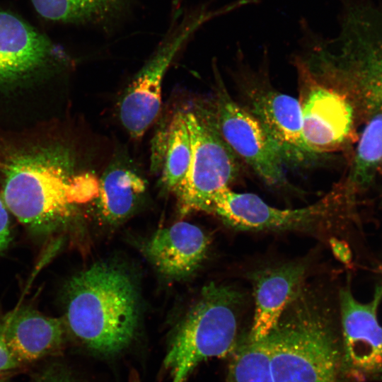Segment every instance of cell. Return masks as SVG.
Returning a JSON list of instances; mask_svg holds the SVG:
<instances>
[{
    "label": "cell",
    "mask_w": 382,
    "mask_h": 382,
    "mask_svg": "<svg viewBox=\"0 0 382 382\" xmlns=\"http://www.w3.org/2000/svg\"><path fill=\"white\" fill-rule=\"evenodd\" d=\"M231 355L227 382H274L267 337L253 340L247 336Z\"/></svg>",
    "instance_id": "19"
},
{
    "label": "cell",
    "mask_w": 382,
    "mask_h": 382,
    "mask_svg": "<svg viewBox=\"0 0 382 382\" xmlns=\"http://www.w3.org/2000/svg\"><path fill=\"white\" fill-rule=\"evenodd\" d=\"M4 339L22 365L60 354L68 339L64 320L28 306L0 316Z\"/></svg>",
    "instance_id": "11"
},
{
    "label": "cell",
    "mask_w": 382,
    "mask_h": 382,
    "mask_svg": "<svg viewBox=\"0 0 382 382\" xmlns=\"http://www.w3.org/2000/svg\"><path fill=\"white\" fill-rule=\"evenodd\" d=\"M243 303L242 293L231 286L203 288L168 330L162 371L170 382H187L202 362L233 352Z\"/></svg>",
    "instance_id": "4"
},
{
    "label": "cell",
    "mask_w": 382,
    "mask_h": 382,
    "mask_svg": "<svg viewBox=\"0 0 382 382\" xmlns=\"http://www.w3.org/2000/svg\"><path fill=\"white\" fill-rule=\"evenodd\" d=\"M43 18L61 22H101L120 14L127 0H31Z\"/></svg>",
    "instance_id": "17"
},
{
    "label": "cell",
    "mask_w": 382,
    "mask_h": 382,
    "mask_svg": "<svg viewBox=\"0 0 382 382\" xmlns=\"http://www.w3.org/2000/svg\"><path fill=\"white\" fill-rule=\"evenodd\" d=\"M337 197L333 192L303 208L279 209L255 194L236 192L226 187L216 195L210 213L236 229L312 231L328 224L335 212Z\"/></svg>",
    "instance_id": "7"
},
{
    "label": "cell",
    "mask_w": 382,
    "mask_h": 382,
    "mask_svg": "<svg viewBox=\"0 0 382 382\" xmlns=\"http://www.w3.org/2000/svg\"><path fill=\"white\" fill-rule=\"evenodd\" d=\"M208 245V237L199 227L179 221L155 232L144 243L142 251L161 274L183 279L198 269Z\"/></svg>",
    "instance_id": "14"
},
{
    "label": "cell",
    "mask_w": 382,
    "mask_h": 382,
    "mask_svg": "<svg viewBox=\"0 0 382 382\" xmlns=\"http://www.w3.org/2000/svg\"><path fill=\"white\" fill-rule=\"evenodd\" d=\"M8 211L0 197V252L6 249L11 241Z\"/></svg>",
    "instance_id": "24"
},
{
    "label": "cell",
    "mask_w": 382,
    "mask_h": 382,
    "mask_svg": "<svg viewBox=\"0 0 382 382\" xmlns=\"http://www.w3.org/2000/svg\"><path fill=\"white\" fill-rule=\"evenodd\" d=\"M146 189L125 152L112 160L99 182L98 206L108 223H117L134 209Z\"/></svg>",
    "instance_id": "16"
},
{
    "label": "cell",
    "mask_w": 382,
    "mask_h": 382,
    "mask_svg": "<svg viewBox=\"0 0 382 382\" xmlns=\"http://www.w3.org/2000/svg\"><path fill=\"white\" fill-rule=\"evenodd\" d=\"M267 337L274 382H340L342 349L317 287L304 283Z\"/></svg>",
    "instance_id": "3"
},
{
    "label": "cell",
    "mask_w": 382,
    "mask_h": 382,
    "mask_svg": "<svg viewBox=\"0 0 382 382\" xmlns=\"http://www.w3.org/2000/svg\"><path fill=\"white\" fill-rule=\"evenodd\" d=\"M247 98V110L277 142L284 161L301 163L313 157L303 141L299 100L266 87L248 91Z\"/></svg>",
    "instance_id": "12"
},
{
    "label": "cell",
    "mask_w": 382,
    "mask_h": 382,
    "mask_svg": "<svg viewBox=\"0 0 382 382\" xmlns=\"http://www.w3.org/2000/svg\"><path fill=\"white\" fill-rule=\"evenodd\" d=\"M299 103L303 141L313 154L345 144L353 127V112L344 95L316 79L301 64Z\"/></svg>",
    "instance_id": "9"
},
{
    "label": "cell",
    "mask_w": 382,
    "mask_h": 382,
    "mask_svg": "<svg viewBox=\"0 0 382 382\" xmlns=\"http://www.w3.org/2000/svg\"><path fill=\"white\" fill-rule=\"evenodd\" d=\"M189 31L167 42L138 71L122 96L120 120L134 139L141 137L156 119L161 105L165 74Z\"/></svg>",
    "instance_id": "10"
},
{
    "label": "cell",
    "mask_w": 382,
    "mask_h": 382,
    "mask_svg": "<svg viewBox=\"0 0 382 382\" xmlns=\"http://www.w3.org/2000/svg\"><path fill=\"white\" fill-rule=\"evenodd\" d=\"M339 299L342 371L358 381L382 376V325L377 318L382 284L376 287L368 303L356 300L349 287L340 290Z\"/></svg>",
    "instance_id": "8"
},
{
    "label": "cell",
    "mask_w": 382,
    "mask_h": 382,
    "mask_svg": "<svg viewBox=\"0 0 382 382\" xmlns=\"http://www.w3.org/2000/svg\"><path fill=\"white\" fill-rule=\"evenodd\" d=\"M214 71L215 100L212 110L222 138L266 183L286 185L279 146L261 122L231 98L219 74Z\"/></svg>",
    "instance_id": "6"
},
{
    "label": "cell",
    "mask_w": 382,
    "mask_h": 382,
    "mask_svg": "<svg viewBox=\"0 0 382 382\" xmlns=\"http://www.w3.org/2000/svg\"><path fill=\"white\" fill-rule=\"evenodd\" d=\"M192 144L188 171L175 190L180 209L211 212L216 195L240 171V158L222 138L212 108L196 105L185 109Z\"/></svg>",
    "instance_id": "5"
},
{
    "label": "cell",
    "mask_w": 382,
    "mask_h": 382,
    "mask_svg": "<svg viewBox=\"0 0 382 382\" xmlns=\"http://www.w3.org/2000/svg\"><path fill=\"white\" fill-rule=\"evenodd\" d=\"M72 161L66 149L55 147L16 156L4 166L1 197L31 232L57 231L69 220L76 203L98 196L99 183L74 176Z\"/></svg>",
    "instance_id": "2"
},
{
    "label": "cell",
    "mask_w": 382,
    "mask_h": 382,
    "mask_svg": "<svg viewBox=\"0 0 382 382\" xmlns=\"http://www.w3.org/2000/svg\"><path fill=\"white\" fill-rule=\"evenodd\" d=\"M169 122L158 129L154 137L151 157V168L154 172L163 167L168 140Z\"/></svg>",
    "instance_id": "22"
},
{
    "label": "cell",
    "mask_w": 382,
    "mask_h": 382,
    "mask_svg": "<svg viewBox=\"0 0 382 382\" xmlns=\"http://www.w3.org/2000/svg\"><path fill=\"white\" fill-rule=\"evenodd\" d=\"M307 263L298 260L257 270L250 275L255 310L248 335L250 340L266 337L286 306L305 283Z\"/></svg>",
    "instance_id": "13"
},
{
    "label": "cell",
    "mask_w": 382,
    "mask_h": 382,
    "mask_svg": "<svg viewBox=\"0 0 382 382\" xmlns=\"http://www.w3.org/2000/svg\"><path fill=\"white\" fill-rule=\"evenodd\" d=\"M382 161V114L374 117L360 139L351 175L352 184L362 185L369 181Z\"/></svg>",
    "instance_id": "20"
},
{
    "label": "cell",
    "mask_w": 382,
    "mask_h": 382,
    "mask_svg": "<svg viewBox=\"0 0 382 382\" xmlns=\"http://www.w3.org/2000/svg\"><path fill=\"white\" fill-rule=\"evenodd\" d=\"M33 382H82L74 371L61 361H53L46 366Z\"/></svg>",
    "instance_id": "21"
},
{
    "label": "cell",
    "mask_w": 382,
    "mask_h": 382,
    "mask_svg": "<svg viewBox=\"0 0 382 382\" xmlns=\"http://www.w3.org/2000/svg\"><path fill=\"white\" fill-rule=\"evenodd\" d=\"M52 51L50 42L20 18L0 11V82L25 76Z\"/></svg>",
    "instance_id": "15"
},
{
    "label": "cell",
    "mask_w": 382,
    "mask_h": 382,
    "mask_svg": "<svg viewBox=\"0 0 382 382\" xmlns=\"http://www.w3.org/2000/svg\"><path fill=\"white\" fill-rule=\"evenodd\" d=\"M64 303L68 337L91 355L115 357L136 340L141 316L139 292L119 265L98 262L73 277Z\"/></svg>",
    "instance_id": "1"
},
{
    "label": "cell",
    "mask_w": 382,
    "mask_h": 382,
    "mask_svg": "<svg viewBox=\"0 0 382 382\" xmlns=\"http://www.w3.org/2000/svg\"><path fill=\"white\" fill-rule=\"evenodd\" d=\"M192 144L185 110L174 112L162 167L161 182L166 190L175 191L184 180L191 161Z\"/></svg>",
    "instance_id": "18"
},
{
    "label": "cell",
    "mask_w": 382,
    "mask_h": 382,
    "mask_svg": "<svg viewBox=\"0 0 382 382\" xmlns=\"http://www.w3.org/2000/svg\"><path fill=\"white\" fill-rule=\"evenodd\" d=\"M21 366L8 347L0 328V378Z\"/></svg>",
    "instance_id": "23"
}]
</instances>
